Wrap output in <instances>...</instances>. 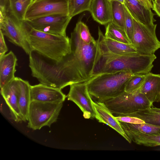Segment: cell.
I'll use <instances>...</instances> for the list:
<instances>
[{"instance_id": "17", "label": "cell", "mask_w": 160, "mask_h": 160, "mask_svg": "<svg viewBox=\"0 0 160 160\" xmlns=\"http://www.w3.org/2000/svg\"><path fill=\"white\" fill-rule=\"evenodd\" d=\"M18 59L12 51L0 58V87L1 88L16 77Z\"/></svg>"}, {"instance_id": "18", "label": "cell", "mask_w": 160, "mask_h": 160, "mask_svg": "<svg viewBox=\"0 0 160 160\" xmlns=\"http://www.w3.org/2000/svg\"><path fill=\"white\" fill-rule=\"evenodd\" d=\"M140 91L152 103L160 102V75L150 72L145 75Z\"/></svg>"}, {"instance_id": "12", "label": "cell", "mask_w": 160, "mask_h": 160, "mask_svg": "<svg viewBox=\"0 0 160 160\" xmlns=\"http://www.w3.org/2000/svg\"><path fill=\"white\" fill-rule=\"evenodd\" d=\"M62 89L42 83L31 86V101L49 102H63L67 97Z\"/></svg>"}, {"instance_id": "27", "label": "cell", "mask_w": 160, "mask_h": 160, "mask_svg": "<svg viewBox=\"0 0 160 160\" xmlns=\"http://www.w3.org/2000/svg\"><path fill=\"white\" fill-rule=\"evenodd\" d=\"M69 15L73 16L85 11H89L92 0H68Z\"/></svg>"}, {"instance_id": "31", "label": "cell", "mask_w": 160, "mask_h": 160, "mask_svg": "<svg viewBox=\"0 0 160 160\" xmlns=\"http://www.w3.org/2000/svg\"><path fill=\"white\" fill-rule=\"evenodd\" d=\"M114 116L118 121L126 123L133 124H140L145 123L141 119L135 117L130 116L124 114H115Z\"/></svg>"}, {"instance_id": "30", "label": "cell", "mask_w": 160, "mask_h": 160, "mask_svg": "<svg viewBox=\"0 0 160 160\" xmlns=\"http://www.w3.org/2000/svg\"><path fill=\"white\" fill-rule=\"evenodd\" d=\"M124 6L125 12L124 30L130 41L133 32V19L132 16L127 10L124 4Z\"/></svg>"}, {"instance_id": "7", "label": "cell", "mask_w": 160, "mask_h": 160, "mask_svg": "<svg viewBox=\"0 0 160 160\" xmlns=\"http://www.w3.org/2000/svg\"><path fill=\"white\" fill-rule=\"evenodd\" d=\"M104 103L113 114L132 113L153 106V103L140 92V89L131 92L124 91Z\"/></svg>"}, {"instance_id": "13", "label": "cell", "mask_w": 160, "mask_h": 160, "mask_svg": "<svg viewBox=\"0 0 160 160\" xmlns=\"http://www.w3.org/2000/svg\"><path fill=\"white\" fill-rule=\"evenodd\" d=\"M98 35L97 40L98 48L101 53L126 55L138 53L131 44L123 43L106 38L99 27Z\"/></svg>"}, {"instance_id": "8", "label": "cell", "mask_w": 160, "mask_h": 160, "mask_svg": "<svg viewBox=\"0 0 160 160\" xmlns=\"http://www.w3.org/2000/svg\"><path fill=\"white\" fill-rule=\"evenodd\" d=\"M132 18L133 29L131 44L139 54H154L160 48V41L156 33L157 24L144 25Z\"/></svg>"}, {"instance_id": "29", "label": "cell", "mask_w": 160, "mask_h": 160, "mask_svg": "<svg viewBox=\"0 0 160 160\" xmlns=\"http://www.w3.org/2000/svg\"><path fill=\"white\" fill-rule=\"evenodd\" d=\"M145 77V75H133L126 83L125 92H131L140 89L144 82Z\"/></svg>"}, {"instance_id": "9", "label": "cell", "mask_w": 160, "mask_h": 160, "mask_svg": "<svg viewBox=\"0 0 160 160\" xmlns=\"http://www.w3.org/2000/svg\"><path fill=\"white\" fill-rule=\"evenodd\" d=\"M72 18L69 15L57 14L24 21L30 27L36 30L67 36L66 30Z\"/></svg>"}, {"instance_id": "16", "label": "cell", "mask_w": 160, "mask_h": 160, "mask_svg": "<svg viewBox=\"0 0 160 160\" xmlns=\"http://www.w3.org/2000/svg\"><path fill=\"white\" fill-rule=\"evenodd\" d=\"M124 5L132 17L140 23L148 25L156 21L151 9L146 8L138 0H125Z\"/></svg>"}, {"instance_id": "37", "label": "cell", "mask_w": 160, "mask_h": 160, "mask_svg": "<svg viewBox=\"0 0 160 160\" xmlns=\"http://www.w3.org/2000/svg\"><path fill=\"white\" fill-rule=\"evenodd\" d=\"M119 2L122 4H124L125 0H113Z\"/></svg>"}, {"instance_id": "33", "label": "cell", "mask_w": 160, "mask_h": 160, "mask_svg": "<svg viewBox=\"0 0 160 160\" xmlns=\"http://www.w3.org/2000/svg\"><path fill=\"white\" fill-rule=\"evenodd\" d=\"M9 11V0H0V12H4Z\"/></svg>"}, {"instance_id": "5", "label": "cell", "mask_w": 160, "mask_h": 160, "mask_svg": "<svg viewBox=\"0 0 160 160\" xmlns=\"http://www.w3.org/2000/svg\"><path fill=\"white\" fill-rule=\"evenodd\" d=\"M29 28L25 21L18 20L10 11L0 12V30L10 42L22 48L28 55L32 50L29 39Z\"/></svg>"}, {"instance_id": "2", "label": "cell", "mask_w": 160, "mask_h": 160, "mask_svg": "<svg viewBox=\"0 0 160 160\" xmlns=\"http://www.w3.org/2000/svg\"><path fill=\"white\" fill-rule=\"evenodd\" d=\"M156 58L154 54L138 53L126 55L101 53L98 50L92 71V77L103 73L127 72L134 75H146L150 72Z\"/></svg>"}, {"instance_id": "25", "label": "cell", "mask_w": 160, "mask_h": 160, "mask_svg": "<svg viewBox=\"0 0 160 160\" xmlns=\"http://www.w3.org/2000/svg\"><path fill=\"white\" fill-rule=\"evenodd\" d=\"M34 0H9L10 12L18 20L23 21L26 12Z\"/></svg>"}, {"instance_id": "36", "label": "cell", "mask_w": 160, "mask_h": 160, "mask_svg": "<svg viewBox=\"0 0 160 160\" xmlns=\"http://www.w3.org/2000/svg\"><path fill=\"white\" fill-rule=\"evenodd\" d=\"M152 110L160 113V108L153 107V106L149 108Z\"/></svg>"}, {"instance_id": "10", "label": "cell", "mask_w": 160, "mask_h": 160, "mask_svg": "<svg viewBox=\"0 0 160 160\" xmlns=\"http://www.w3.org/2000/svg\"><path fill=\"white\" fill-rule=\"evenodd\" d=\"M57 14L69 15L68 0H34L26 12L24 20Z\"/></svg>"}, {"instance_id": "38", "label": "cell", "mask_w": 160, "mask_h": 160, "mask_svg": "<svg viewBox=\"0 0 160 160\" xmlns=\"http://www.w3.org/2000/svg\"><path fill=\"white\" fill-rule=\"evenodd\" d=\"M157 15L160 17V14H158Z\"/></svg>"}, {"instance_id": "15", "label": "cell", "mask_w": 160, "mask_h": 160, "mask_svg": "<svg viewBox=\"0 0 160 160\" xmlns=\"http://www.w3.org/2000/svg\"><path fill=\"white\" fill-rule=\"evenodd\" d=\"M95 112V118L98 121L108 125L122 136L129 143L132 140L125 134L119 122L106 106L104 102H92Z\"/></svg>"}, {"instance_id": "28", "label": "cell", "mask_w": 160, "mask_h": 160, "mask_svg": "<svg viewBox=\"0 0 160 160\" xmlns=\"http://www.w3.org/2000/svg\"><path fill=\"white\" fill-rule=\"evenodd\" d=\"M74 29L78 32L81 40L84 43L90 44L95 40L91 35L88 27L81 21L77 23Z\"/></svg>"}, {"instance_id": "23", "label": "cell", "mask_w": 160, "mask_h": 160, "mask_svg": "<svg viewBox=\"0 0 160 160\" xmlns=\"http://www.w3.org/2000/svg\"><path fill=\"white\" fill-rule=\"evenodd\" d=\"M105 37L114 40L128 44H131L125 30L111 22L106 27Z\"/></svg>"}, {"instance_id": "39", "label": "cell", "mask_w": 160, "mask_h": 160, "mask_svg": "<svg viewBox=\"0 0 160 160\" xmlns=\"http://www.w3.org/2000/svg\"><path fill=\"white\" fill-rule=\"evenodd\" d=\"M151 0V1H153V0Z\"/></svg>"}, {"instance_id": "24", "label": "cell", "mask_w": 160, "mask_h": 160, "mask_svg": "<svg viewBox=\"0 0 160 160\" xmlns=\"http://www.w3.org/2000/svg\"><path fill=\"white\" fill-rule=\"evenodd\" d=\"M121 114L138 118L146 123L160 127V113L153 111L149 108L140 110L132 113Z\"/></svg>"}, {"instance_id": "26", "label": "cell", "mask_w": 160, "mask_h": 160, "mask_svg": "<svg viewBox=\"0 0 160 160\" xmlns=\"http://www.w3.org/2000/svg\"><path fill=\"white\" fill-rule=\"evenodd\" d=\"M110 1L111 22L124 30V4L113 0Z\"/></svg>"}, {"instance_id": "6", "label": "cell", "mask_w": 160, "mask_h": 160, "mask_svg": "<svg viewBox=\"0 0 160 160\" xmlns=\"http://www.w3.org/2000/svg\"><path fill=\"white\" fill-rule=\"evenodd\" d=\"M63 102H31L28 110V127L33 130L44 126L50 127L58 118Z\"/></svg>"}, {"instance_id": "3", "label": "cell", "mask_w": 160, "mask_h": 160, "mask_svg": "<svg viewBox=\"0 0 160 160\" xmlns=\"http://www.w3.org/2000/svg\"><path fill=\"white\" fill-rule=\"evenodd\" d=\"M133 75L124 71L98 74L87 81L88 91L97 102H104L124 92L126 83Z\"/></svg>"}, {"instance_id": "4", "label": "cell", "mask_w": 160, "mask_h": 160, "mask_svg": "<svg viewBox=\"0 0 160 160\" xmlns=\"http://www.w3.org/2000/svg\"><path fill=\"white\" fill-rule=\"evenodd\" d=\"M29 26V39L32 50L56 62L71 52L70 39L68 36L44 32Z\"/></svg>"}, {"instance_id": "14", "label": "cell", "mask_w": 160, "mask_h": 160, "mask_svg": "<svg viewBox=\"0 0 160 160\" xmlns=\"http://www.w3.org/2000/svg\"><path fill=\"white\" fill-rule=\"evenodd\" d=\"M1 93L9 107L13 119L16 122L22 121L18 105L19 89L16 77L1 88Z\"/></svg>"}, {"instance_id": "35", "label": "cell", "mask_w": 160, "mask_h": 160, "mask_svg": "<svg viewBox=\"0 0 160 160\" xmlns=\"http://www.w3.org/2000/svg\"><path fill=\"white\" fill-rule=\"evenodd\" d=\"M141 4L146 8L151 9L153 8V4L151 0H138Z\"/></svg>"}, {"instance_id": "11", "label": "cell", "mask_w": 160, "mask_h": 160, "mask_svg": "<svg viewBox=\"0 0 160 160\" xmlns=\"http://www.w3.org/2000/svg\"><path fill=\"white\" fill-rule=\"evenodd\" d=\"M70 86L67 96L68 100L73 102L83 112L84 118H94L95 112L92 104L93 101L88 91L87 81Z\"/></svg>"}, {"instance_id": "20", "label": "cell", "mask_w": 160, "mask_h": 160, "mask_svg": "<svg viewBox=\"0 0 160 160\" xmlns=\"http://www.w3.org/2000/svg\"><path fill=\"white\" fill-rule=\"evenodd\" d=\"M19 89L18 105L22 121H28L30 98L31 85L28 81L16 77Z\"/></svg>"}, {"instance_id": "21", "label": "cell", "mask_w": 160, "mask_h": 160, "mask_svg": "<svg viewBox=\"0 0 160 160\" xmlns=\"http://www.w3.org/2000/svg\"><path fill=\"white\" fill-rule=\"evenodd\" d=\"M119 122L124 132H138L146 134H160V127L146 123L133 124L120 121Z\"/></svg>"}, {"instance_id": "1", "label": "cell", "mask_w": 160, "mask_h": 160, "mask_svg": "<svg viewBox=\"0 0 160 160\" xmlns=\"http://www.w3.org/2000/svg\"><path fill=\"white\" fill-rule=\"evenodd\" d=\"M71 52L56 62L32 50L29 56L32 76L40 83L62 89L71 84L87 81L98 50L97 40L84 43L74 29L70 38Z\"/></svg>"}, {"instance_id": "19", "label": "cell", "mask_w": 160, "mask_h": 160, "mask_svg": "<svg viewBox=\"0 0 160 160\" xmlns=\"http://www.w3.org/2000/svg\"><path fill=\"white\" fill-rule=\"evenodd\" d=\"M89 11L94 20L102 25L111 21L110 0H92Z\"/></svg>"}, {"instance_id": "22", "label": "cell", "mask_w": 160, "mask_h": 160, "mask_svg": "<svg viewBox=\"0 0 160 160\" xmlns=\"http://www.w3.org/2000/svg\"><path fill=\"white\" fill-rule=\"evenodd\" d=\"M125 133L132 141L137 144L151 147L160 146V134H146L129 132Z\"/></svg>"}, {"instance_id": "34", "label": "cell", "mask_w": 160, "mask_h": 160, "mask_svg": "<svg viewBox=\"0 0 160 160\" xmlns=\"http://www.w3.org/2000/svg\"><path fill=\"white\" fill-rule=\"evenodd\" d=\"M152 2L153 4L152 9L155 12L157 15L160 14V0H153Z\"/></svg>"}, {"instance_id": "32", "label": "cell", "mask_w": 160, "mask_h": 160, "mask_svg": "<svg viewBox=\"0 0 160 160\" xmlns=\"http://www.w3.org/2000/svg\"><path fill=\"white\" fill-rule=\"evenodd\" d=\"M8 49L6 45L4 35L0 30V58L6 54Z\"/></svg>"}]
</instances>
